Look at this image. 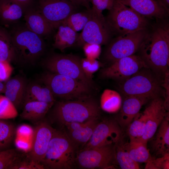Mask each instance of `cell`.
Here are the masks:
<instances>
[{"label":"cell","instance_id":"cell-1","mask_svg":"<svg viewBox=\"0 0 169 169\" xmlns=\"http://www.w3.org/2000/svg\"><path fill=\"white\" fill-rule=\"evenodd\" d=\"M147 33L139 49V55L148 68L160 78L168 71L169 59V23L159 19Z\"/></svg>","mask_w":169,"mask_h":169},{"label":"cell","instance_id":"cell-2","mask_svg":"<svg viewBox=\"0 0 169 169\" xmlns=\"http://www.w3.org/2000/svg\"><path fill=\"white\" fill-rule=\"evenodd\" d=\"M99 106L93 96L62 100L55 104L51 112L52 119L64 126L72 123H83L99 118Z\"/></svg>","mask_w":169,"mask_h":169},{"label":"cell","instance_id":"cell-3","mask_svg":"<svg viewBox=\"0 0 169 169\" xmlns=\"http://www.w3.org/2000/svg\"><path fill=\"white\" fill-rule=\"evenodd\" d=\"M77 151L65 131L55 129L40 163L45 169H73Z\"/></svg>","mask_w":169,"mask_h":169},{"label":"cell","instance_id":"cell-4","mask_svg":"<svg viewBox=\"0 0 169 169\" xmlns=\"http://www.w3.org/2000/svg\"><path fill=\"white\" fill-rule=\"evenodd\" d=\"M162 80L150 69L144 68L125 79L120 90L126 96H135L149 100L160 97L164 93Z\"/></svg>","mask_w":169,"mask_h":169},{"label":"cell","instance_id":"cell-5","mask_svg":"<svg viewBox=\"0 0 169 169\" xmlns=\"http://www.w3.org/2000/svg\"><path fill=\"white\" fill-rule=\"evenodd\" d=\"M40 80L50 90L55 98L62 100H74L93 96L94 90L71 77L52 72L43 74Z\"/></svg>","mask_w":169,"mask_h":169},{"label":"cell","instance_id":"cell-6","mask_svg":"<svg viewBox=\"0 0 169 169\" xmlns=\"http://www.w3.org/2000/svg\"><path fill=\"white\" fill-rule=\"evenodd\" d=\"M10 35L15 60L24 63H32L44 53L46 44L43 38L26 26L15 28Z\"/></svg>","mask_w":169,"mask_h":169},{"label":"cell","instance_id":"cell-7","mask_svg":"<svg viewBox=\"0 0 169 169\" xmlns=\"http://www.w3.org/2000/svg\"><path fill=\"white\" fill-rule=\"evenodd\" d=\"M105 20L111 32L119 35L147 29L149 24L146 18L118 0H115Z\"/></svg>","mask_w":169,"mask_h":169},{"label":"cell","instance_id":"cell-8","mask_svg":"<svg viewBox=\"0 0 169 169\" xmlns=\"http://www.w3.org/2000/svg\"><path fill=\"white\" fill-rule=\"evenodd\" d=\"M79 57L73 54H52L44 61L43 64L50 72L73 78L95 88L92 79L88 77L84 72Z\"/></svg>","mask_w":169,"mask_h":169},{"label":"cell","instance_id":"cell-9","mask_svg":"<svg viewBox=\"0 0 169 169\" xmlns=\"http://www.w3.org/2000/svg\"><path fill=\"white\" fill-rule=\"evenodd\" d=\"M116 164L114 144H112L79 150L76 154L75 168L115 169Z\"/></svg>","mask_w":169,"mask_h":169},{"label":"cell","instance_id":"cell-10","mask_svg":"<svg viewBox=\"0 0 169 169\" xmlns=\"http://www.w3.org/2000/svg\"><path fill=\"white\" fill-rule=\"evenodd\" d=\"M147 29L119 35L111 41L106 49L105 59L112 64L134 54L139 50L147 33Z\"/></svg>","mask_w":169,"mask_h":169},{"label":"cell","instance_id":"cell-11","mask_svg":"<svg viewBox=\"0 0 169 169\" xmlns=\"http://www.w3.org/2000/svg\"><path fill=\"white\" fill-rule=\"evenodd\" d=\"M39 12L54 29L76 12L77 5L70 0H38Z\"/></svg>","mask_w":169,"mask_h":169},{"label":"cell","instance_id":"cell-12","mask_svg":"<svg viewBox=\"0 0 169 169\" xmlns=\"http://www.w3.org/2000/svg\"><path fill=\"white\" fill-rule=\"evenodd\" d=\"M144 68L148 67L141 57L133 54L115 61L102 69L100 74L105 78L125 80Z\"/></svg>","mask_w":169,"mask_h":169},{"label":"cell","instance_id":"cell-13","mask_svg":"<svg viewBox=\"0 0 169 169\" xmlns=\"http://www.w3.org/2000/svg\"><path fill=\"white\" fill-rule=\"evenodd\" d=\"M111 33L105 19L100 18L92 13L76 44L79 46H83L86 43L106 44L110 41Z\"/></svg>","mask_w":169,"mask_h":169},{"label":"cell","instance_id":"cell-14","mask_svg":"<svg viewBox=\"0 0 169 169\" xmlns=\"http://www.w3.org/2000/svg\"><path fill=\"white\" fill-rule=\"evenodd\" d=\"M122 135V128L115 119H105L97 123L90 140L82 148L115 144Z\"/></svg>","mask_w":169,"mask_h":169},{"label":"cell","instance_id":"cell-15","mask_svg":"<svg viewBox=\"0 0 169 169\" xmlns=\"http://www.w3.org/2000/svg\"><path fill=\"white\" fill-rule=\"evenodd\" d=\"M55 130L46 121L41 120L38 123L33 129L31 149L26 154V156L40 163L46 152Z\"/></svg>","mask_w":169,"mask_h":169},{"label":"cell","instance_id":"cell-16","mask_svg":"<svg viewBox=\"0 0 169 169\" xmlns=\"http://www.w3.org/2000/svg\"><path fill=\"white\" fill-rule=\"evenodd\" d=\"M167 110L164 100L160 97L151 100L143 112L146 115V121L144 134L141 141L147 144L153 137L169 113Z\"/></svg>","mask_w":169,"mask_h":169},{"label":"cell","instance_id":"cell-17","mask_svg":"<svg viewBox=\"0 0 169 169\" xmlns=\"http://www.w3.org/2000/svg\"><path fill=\"white\" fill-rule=\"evenodd\" d=\"M99 118L91 119L83 123H72L64 126L68 137L73 143L78 151L82 148L90 140Z\"/></svg>","mask_w":169,"mask_h":169},{"label":"cell","instance_id":"cell-18","mask_svg":"<svg viewBox=\"0 0 169 169\" xmlns=\"http://www.w3.org/2000/svg\"><path fill=\"white\" fill-rule=\"evenodd\" d=\"M145 18L162 19L169 14L156 0H118Z\"/></svg>","mask_w":169,"mask_h":169},{"label":"cell","instance_id":"cell-19","mask_svg":"<svg viewBox=\"0 0 169 169\" xmlns=\"http://www.w3.org/2000/svg\"><path fill=\"white\" fill-rule=\"evenodd\" d=\"M126 97L115 119L122 128L128 127L139 114L142 106L148 101L135 96Z\"/></svg>","mask_w":169,"mask_h":169},{"label":"cell","instance_id":"cell-20","mask_svg":"<svg viewBox=\"0 0 169 169\" xmlns=\"http://www.w3.org/2000/svg\"><path fill=\"white\" fill-rule=\"evenodd\" d=\"M24 14L25 26L31 31L42 38L53 33L54 28L38 10L30 8Z\"/></svg>","mask_w":169,"mask_h":169},{"label":"cell","instance_id":"cell-21","mask_svg":"<svg viewBox=\"0 0 169 169\" xmlns=\"http://www.w3.org/2000/svg\"><path fill=\"white\" fill-rule=\"evenodd\" d=\"M5 95L17 109L23 107L28 83L23 77L16 76L10 78L4 83Z\"/></svg>","mask_w":169,"mask_h":169},{"label":"cell","instance_id":"cell-22","mask_svg":"<svg viewBox=\"0 0 169 169\" xmlns=\"http://www.w3.org/2000/svg\"><path fill=\"white\" fill-rule=\"evenodd\" d=\"M54 105L44 102L31 101L26 103L20 114L23 119L37 123L42 120Z\"/></svg>","mask_w":169,"mask_h":169},{"label":"cell","instance_id":"cell-23","mask_svg":"<svg viewBox=\"0 0 169 169\" xmlns=\"http://www.w3.org/2000/svg\"><path fill=\"white\" fill-rule=\"evenodd\" d=\"M151 146L156 156H162L169 153V113L161 122L156 132Z\"/></svg>","mask_w":169,"mask_h":169},{"label":"cell","instance_id":"cell-24","mask_svg":"<svg viewBox=\"0 0 169 169\" xmlns=\"http://www.w3.org/2000/svg\"><path fill=\"white\" fill-rule=\"evenodd\" d=\"M55 98L50 89L45 85L43 86L30 83L27 84L23 106L26 103L31 101L44 102L54 105Z\"/></svg>","mask_w":169,"mask_h":169},{"label":"cell","instance_id":"cell-25","mask_svg":"<svg viewBox=\"0 0 169 169\" xmlns=\"http://www.w3.org/2000/svg\"><path fill=\"white\" fill-rule=\"evenodd\" d=\"M57 29L53 44L54 48L63 51L76 43L79 33L63 24H60Z\"/></svg>","mask_w":169,"mask_h":169},{"label":"cell","instance_id":"cell-26","mask_svg":"<svg viewBox=\"0 0 169 169\" xmlns=\"http://www.w3.org/2000/svg\"><path fill=\"white\" fill-rule=\"evenodd\" d=\"M25 10L19 5L10 0H0V18L7 23H13L20 19Z\"/></svg>","mask_w":169,"mask_h":169},{"label":"cell","instance_id":"cell-27","mask_svg":"<svg viewBox=\"0 0 169 169\" xmlns=\"http://www.w3.org/2000/svg\"><path fill=\"white\" fill-rule=\"evenodd\" d=\"M123 135L114 144L117 164L122 169H139L138 163L133 161L130 156L126 146V141Z\"/></svg>","mask_w":169,"mask_h":169},{"label":"cell","instance_id":"cell-28","mask_svg":"<svg viewBox=\"0 0 169 169\" xmlns=\"http://www.w3.org/2000/svg\"><path fill=\"white\" fill-rule=\"evenodd\" d=\"M100 102L103 110L109 113H114L120 110L122 104V98L117 92L107 89L101 94Z\"/></svg>","mask_w":169,"mask_h":169},{"label":"cell","instance_id":"cell-29","mask_svg":"<svg viewBox=\"0 0 169 169\" xmlns=\"http://www.w3.org/2000/svg\"><path fill=\"white\" fill-rule=\"evenodd\" d=\"M126 146L131 159L138 163H147L152 158L147 144L141 141L126 142Z\"/></svg>","mask_w":169,"mask_h":169},{"label":"cell","instance_id":"cell-30","mask_svg":"<svg viewBox=\"0 0 169 169\" xmlns=\"http://www.w3.org/2000/svg\"><path fill=\"white\" fill-rule=\"evenodd\" d=\"M92 14L91 10L76 12L69 15L61 24L66 25L77 32L83 29Z\"/></svg>","mask_w":169,"mask_h":169},{"label":"cell","instance_id":"cell-31","mask_svg":"<svg viewBox=\"0 0 169 169\" xmlns=\"http://www.w3.org/2000/svg\"><path fill=\"white\" fill-rule=\"evenodd\" d=\"M14 60L15 56L10 34L0 27V61L10 62Z\"/></svg>","mask_w":169,"mask_h":169},{"label":"cell","instance_id":"cell-32","mask_svg":"<svg viewBox=\"0 0 169 169\" xmlns=\"http://www.w3.org/2000/svg\"><path fill=\"white\" fill-rule=\"evenodd\" d=\"M146 115L139 113L127 127V133L130 141H141L145 132Z\"/></svg>","mask_w":169,"mask_h":169},{"label":"cell","instance_id":"cell-33","mask_svg":"<svg viewBox=\"0 0 169 169\" xmlns=\"http://www.w3.org/2000/svg\"><path fill=\"white\" fill-rule=\"evenodd\" d=\"M22 156L14 149L0 151V169H14Z\"/></svg>","mask_w":169,"mask_h":169},{"label":"cell","instance_id":"cell-34","mask_svg":"<svg viewBox=\"0 0 169 169\" xmlns=\"http://www.w3.org/2000/svg\"><path fill=\"white\" fill-rule=\"evenodd\" d=\"M0 119V151L7 147L13 140L15 132L13 125Z\"/></svg>","mask_w":169,"mask_h":169},{"label":"cell","instance_id":"cell-35","mask_svg":"<svg viewBox=\"0 0 169 169\" xmlns=\"http://www.w3.org/2000/svg\"><path fill=\"white\" fill-rule=\"evenodd\" d=\"M18 115L17 108L5 95L0 94V119L3 120L15 118Z\"/></svg>","mask_w":169,"mask_h":169},{"label":"cell","instance_id":"cell-36","mask_svg":"<svg viewBox=\"0 0 169 169\" xmlns=\"http://www.w3.org/2000/svg\"><path fill=\"white\" fill-rule=\"evenodd\" d=\"M115 0H91L92 13L98 17L105 19L102 12L105 10L109 11L112 8Z\"/></svg>","mask_w":169,"mask_h":169},{"label":"cell","instance_id":"cell-37","mask_svg":"<svg viewBox=\"0 0 169 169\" xmlns=\"http://www.w3.org/2000/svg\"><path fill=\"white\" fill-rule=\"evenodd\" d=\"M81 65L86 75L92 79L93 74L99 69L101 64L96 59L85 58L81 59Z\"/></svg>","mask_w":169,"mask_h":169},{"label":"cell","instance_id":"cell-38","mask_svg":"<svg viewBox=\"0 0 169 169\" xmlns=\"http://www.w3.org/2000/svg\"><path fill=\"white\" fill-rule=\"evenodd\" d=\"M145 169H169V153L161 156L159 158H152L146 163Z\"/></svg>","mask_w":169,"mask_h":169},{"label":"cell","instance_id":"cell-39","mask_svg":"<svg viewBox=\"0 0 169 169\" xmlns=\"http://www.w3.org/2000/svg\"><path fill=\"white\" fill-rule=\"evenodd\" d=\"M22 157L14 167V169H44L40 163L29 158L26 155Z\"/></svg>","mask_w":169,"mask_h":169},{"label":"cell","instance_id":"cell-40","mask_svg":"<svg viewBox=\"0 0 169 169\" xmlns=\"http://www.w3.org/2000/svg\"><path fill=\"white\" fill-rule=\"evenodd\" d=\"M100 46L94 44H84L82 46L86 58L94 59L98 58L101 52Z\"/></svg>","mask_w":169,"mask_h":169},{"label":"cell","instance_id":"cell-41","mask_svg":"<svg viewBox=\"0 0 169 169\" xmlns=\"http://www.w3.org/2000/svg\"><path fill=\"white\" fill-rule=\"evenodd\" d=\"M13 68L10 62L7 61H0V81H6L10 78Z\"/></svg>","mask_w":169,"mask_h":169},{"label":"cell","instance_id":"cell-42","mask_svg":"<svg viewBox=\"0 0 169 169\" xmlns=\"http://www.w3.org/2000/svg\"><path fill=\"white\" fill-rule=\"evenodd\" d=\"M32 142V139L17 136L15 140V144L18 148L26 153L31 149Z\"/></svg>","mask_w":169,"mask_h":169},{"label":"cell","instance_id":"cell-43","mask_svg":"<svg viewBox=\"0 0 169 169\" xmlns=\"http://www.w3.org/2000/svg\"><path fill=\"white\" fill-rule=\"evenodd\" d=\"M33 129L27 125L20 126L16 131L17 136L23 137L28 139H32Z\"/></svg>","mask_w":169,"mask_h":169},{"label":"cell","instance_id":"cell-44","mask_svg":"<svg viewBox=\"0 0 169 169\" xmlns=\"http://www.w3.org/2000/svg\"><path fill=\"white\" fill-rule=\"evenodd\" d=\"M169 74L168 70L165 74V76L162 81V86L165 89V91L164 95L165 100H164V104L167 110L169 109Z\"/></svg>","mask_w":169,"mask_h":169},{"label":"cell","instance_id":"cell-45","mask_svg":"<svg viewBox=\"0 0 169 169\" xmlns=\"http://www.w3.org/2000/svg\"><path fill=\"white\" fill-rule=\"evenodd\" d=\"M21 6L24 10H26L30 8L33 0H10Z\"/></svg>","mask_w":169,"mask_h":169},{"label":"cell","instance_id":"cell-46","mask_svg":"<svg viewBox=\"0 0 169 169\" xmlns=\"http://www.w3.org/2000/svg\"><path fill=\"white\" fill-rule=\"evenodd\" d=\"M78 6H81L85 7L86 9L91 10V0H70Z\"/></svg>","mask_w":169,"mask_h":169},{"label":"cell","instance_id":"cell-47","mask_svg":"<svg viewBox=\"0 0 169 169\" xmlns=\"http://www.w3.org/2000/svg\"><path fill=\"white\" fill-rule=\"evenodd\" d=\"M169 13V0H156Z\"/></svg>","mask_w":169,"mask_h":169},{"label":"cell","instance_id":"cell-48","mask_svg":"<svg viewBox=\"0 0 169 169\" xmlns=\"http://www.w3.org/2000/svg\"><path fill=\"white\" fill-rule=\"evenodd\" d=\"M5 90V84L0 81V94L4 93Z\"/></svg>","mask_w":169,"mask_h":169}]
</instances>
